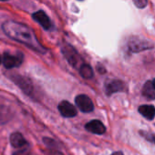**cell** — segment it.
<instances>
[{"instance_id": "1", "label": "cell", "mask_w": 155, "mask_h": 155, "mask_svg": "<svg viewBox=\"0 0 155 155\" xmlns=\"http://www.w3.org/2000/svg\"><path fill=\"white\" fill-rule=\"evenodd\" d=\"M2 29L11 39L22 43L38 53H46V48L39 42L34 31L27 25L15 20H8L3 23Z\"/></svg>"}, {"instance_id": "2", "label": "cell", "mask_w": 155, "mask_h": 155, "mask_svg": "<svg viewBox=\"0 0 155 155\" xmlns=\"http://www.w3.org/2000/svg\"><path fill=\"white\" fill-rule=\"evenodd\" d=\"M61 51H62V54L64 55L65 58L67 59V61L72 67L80 68L82 64H84L81 57L72 46H70L68 44H65L61 47Z\"/></svg>"}, {"instance_id": "3", "label": "cell", "mask_w": 155, "mask_h": 155, "mask_svg": "<svg viewBox=\"0 0 155 155\" xmlns=\"http://www.w3.org/2000/svg\"><path fill=\"white\" fill-rule=\"evenodd\" d=\"M23 62V55L21 53L11 54L9 52H6L2 58V63L6 68H14L19 67Z\"/></svg>"}, {"instance_id": "4", "label": "cell", "mask_w": 155, "mask_h": 155, "mask_svg": "<svg viewBox=\"0 0 155 155\" xmlns=\"http://www.w3.org/2000/svg\"><path fill=\"white\" fill-rule=\"evenodd\" d=\"M127 90L126 84L119 80H109L105 82V91L108 96L116 92L125 91Z\"/></svg>"}, {"instance_id": "5", "label": "cell", "mask_w": 155, "mask_h": 155, "mask_svg": "<svg viewBox=\"0 0 155 155\" xmlns=\"http://www.w3.org/2000/svg\"><path fill=\"white\" fill-rule=\"evenodd\" d=\"M75 102L77 107L80 109L84 113H89L91 112L94 110V105L92 101L87 96V95H79L77 96L75 99Z\"/></svg>"}, {"instance_id": "6", "label": "cell", "mask_w": 155, "mask_h": 155, "mask_svg": "<svg viewBox=\"0 0 155 155\" xmlns=\"http://www.w3.org/2000/svg\"><path fill=\"white\" fill-rule=\"evenodd\" d=\"M128 47L131 52L137 53V52H140L141 50H145V49H149V48H152V45L146 40L139 39V38H133L129 42Z\"/></svg>"}, {"instance_id": "7", "label": "cell", "mask_w": 155, "mask_h": 155, "mask_svg": "<svg viewBox=\"0 0 155 155\" xmlns=\"http://www.w3.org/2000/svg\"><path fill=\"white\" fill-rule=\"evenodd\" d=\"M32 18H33V19H34L36 22H38L44 29H46V30L51 29V28H52V23H51L49 18L48 17V15H47L43 10H39V11L35 12V13L32 15Z\"/></svg>"}, {"instance_id": "8", "label": "cell", "mask_w": 155, "mask_h": 155, "mask_svg": "<svg viewBox=\"0 0 155 155\" xmlns=\"http://www.w3.org/2000/svg\"><path fill=\"white\" fill-rule=\"evenodd\" d=\"M58 110L61 116L65 118H73L77 115L76 108L68 101H63L58 105Z\"/></svg>"}, {"instance_id": "9", "label": "cell", "mask_w": 155, "mask_h": 155, "mask_svg": "<svg viewBox=\"0 0 155 155\" xmlns=\"http://www.w3.org/2000/svg\"><path fill=\"white\" fill-rule=\"evenodd\" d=\"M85 128L90 132L94 133V134H99V135H101V134L105 133V131H106V128H105L104 124L101 120H91L90 122H88L86 124Z\"/></svg>"}, {"instance_id": "10", "label": "cell", "mask_w": 155, "mask_h": 155, "mask_svg": "<svg viewBox=\"0 0 155 155\" xmlns=\"http://www.w3.org/2000/svg\"><path fill=\"white\" fill-rule=\"evenodd\" d=\"M10 143L16 149L25 150L28 148V142L19 132H14L10 135Z\"/></svg>"}, {"instance_id": "11", "label": "cell", "mask_w": 155, "mask_h": 155, "mask_svg": "<svg viewBox=\"0 0 155 155\" xmlns=\"http://www.w3.org/2000/svg\"><path fill=\"white\" fill-rule=\"evenodd\" d=\"M141 93L144 96V98H146L149 101L155 100V90H154L150 81H148L145 82V84L142 87Z\"/></svg>"}, {"instance_id": "12", "label": "cell", "mask_w": 155, "mask_h": 155, "mask_svg": "<svg viewBox=\"0 0 155 155\" xmlns=\"http://www.w3.org/2000/svg\"><path fill=\"white\" fill-rule=\"evenodd\" d=\"M139 112L147 120H153L155 117V108L152 105H142L139 108Z\"/></svg>"}, {"instance_id": "13", "label": "cell", "mask_w": 155, "mask_h": 155, "mask_svg": "<svg viewBox=\"0 0 155 155\" xmlns=\"http://www.w3.org/2000/svg\"><path fill=\"white\" fill-rule=\"evenodd\" d=\"M79 70H80L81 76L84 78V79H91L93 77V69L89 64H86V63L82 64L81 68H79Z\"/></svg>"}, {"instance_id": "14", "label": "cell", "mask_w": 155, "mask_h": 155, "mask_svg": "<svg viewBox=\"0 0 155 155\" xmlns=\"http://www.w3.org/2000/svg\"><path fill=\"white\" fill-rule=\"evenodd\" d=\"M9 119H11L10 110L8 108L0 106V124L6 123L9 120Z\"/></svg>"}, {"instance_id": "15", "label": "cell", "mask_w": 155, "mask_h": 155, "mask_svg": "<svg viewBox=\"0 0 155 155\" xmlns=\"http://www.w3.org/2000/svg\"><path fill=\"white\" fill-rule=\"evenodd\" d=\"M140 134L145 140H147L148 141H150V142H151V143H155V134H154V133L140 130Z\"/></svg>"}, {"instance_id": "16", "label": "cell", "mask_w": 155, "mask_h": 155, "mask_svg": "<svg viewBox=\"0 0 155 155\" xmlns=\"http://www.w3.org/2000/svg\"><path fill=\"white\" fill-rule=\"evenodd\" d=\"M134 5L138 8H143L147 6L148 1L147 0H133Z\"/></svg>"}, {"instance_id": "17", "label": "cell", "mask_w": 155, "mask_h": 155, "mask_svg": "<svg viewBox=\"0 0 155 155\" xmlns=\"http://www.w3.org/2000/svg\"><path fill=\"white\" fill-rule=\"evenodd\" d=\"M112 155H123V153L121 151H117V152L112 153Z\"/></svg>"}, {"instance_id": "18", "label": "cell", "mask_w": 155, "mask_h": 155, "mask_svg": "<svg viewBox=\"0 0 155 155\" xmlns=\"http://www.w3.org/2000/svg\"><path fill=\"white\" fill-rule=\"evenodd\" d=\"M151 84H152V86H153V88H154V90H155V79H154L153 81H151Z\"/></svg>"}, {"instance_id": "19", "label": "cell", "mask_w": 155, "mask_h": 155, "mask_svg": "<svg viewBox=\"0 0 155 155\" xmlns=\"http://www.w3.org/2000/svg\"><path fill=\"white\" fill-rule=\"evenodd\" d=\"M2 63V58H1V56H0V64Z\"/></svg>"}, {"instance_id": "20", "label": "cell", "mask_w": 155, "mask_h": 155, "mask_svg": "<svg viewBox=\"0 0 155 155\" xmlns=\"http://www.w3.org/2000/svg\"><path fill=\"white\" fill-rule=\"evenodd\" d=\"M1 1H7V0H1Z\"/></svg>"}]
</instances>
